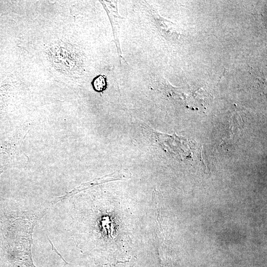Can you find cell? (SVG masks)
Here are the masks:
<instances>
[{
	"mask_svg": "<svg viewBox=\"0 0 267 267\" xmlns=\"http://www.w3.org/2000/svg\"><path fill=\"white\" fill-rule=\"evenodd\" d=\"M154 132L160 144L170 154L182 160L191 156V147L188 145L190 142L185 138Z\"/></svg>",
	"mask_w": 267,
	"mask_h": 267,
	"instance_id": "obj_1",
	"label": "cell"
},
{
	"mask_svg": "<svg viewBox=\"0 0 267 267\" xmlns=\"http://www.w3.org/2000/svg\"><path fill=\"white\" fill-rule=\"evenodd\" d=\"M105 79L103 77L99 76L94 80L93 82V87L95 90L101 91L105 88Z\"/></svg>",
	"mask_w": 267,
	"mask_h": 267,
	"instance_id": "obj_3",
	"label": "cell"
},
{
	"mask_svg": "<svg viewBox=\"0 0 267 267\" xmlns=\"http://www.w3.org/2000/svg\"><path fill=\"white\" fill-rule=\"evenodd\" d=\"M99 1L105 9L110 21L114 43L120 61L121 62V61L123 60L126 62L123 55L120 44V29L125 18L119 13L117 1L100 0Z\"/></svg>",
	"mask_w": 267,
	"mask_h": 267,
	"instance_id": "obj_2",
	"label": "cell"
}]
</instances>
